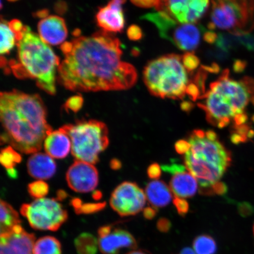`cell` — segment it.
Masks as SVG:
<instances>
[{
    "mask_svg": "<svg viewBox=\"0 0 254 254\" xmlns=\"http://www.w3.org/2000/svg\"><path fill=\"white\" fill-rule=\"evenodd\" d=\"M64 59L59 66L57 79L67 90L97 92L127 90L137 79L131 64L122 60V44L108 32L75 37L64 43Z\"/></svg>",
    "mask_w": 254,
    "mask_h": 254,
    "instance_id": "obj_1",
    "label": "cell"
},
{
    "mask_svg": "<svg viewBox=\"0 0 254 254\" xmlns=\"http://www.w3.org/2000/svg\"><path fill=\"white\" fill-rule=\"evenodd\" d=\"M47 109L39 94L14 90L0 95L1 141L22 153H36L53 131L48 124Z\"/></svg>",
    "mask_w": 254,
    "mask_h": 254,
    "instance_id": "obj_2",
    "label": "cell"
},
{
    "mask_svg": "<svg viewBox=\"0 0 254 254\" xmlns=\"http://www.w3.org/2000/svg\"><path fill=\"white\" fill-rule=\"evenodd\" d=\"M254 96V79L246 77L235 80L230 78L229 70L225 69L199 98L204 101L198 106L205 111L209 123L224 128L237 114L244 113Z\"/></svg>",
    "mask_w": 254,
    "mask_h": 254,
    "instance_id": "obj_3",
    "label": "cell"
},
{
    "mask_svg": "<svg viewBox=\"0 0 254 254\" xmlns=\"http://www.w3.org/2000/svg\"><path fill=\"white\" fill-rule=\"evenodd\" d=\"M18 61L9 63L11 70L20 79L36 81L38 87L50 95L56 93V75L60 59L50 47L27 26L17 42Z\"/></svg>",
    "mask_w": 254,
    "mask_h": 254,
    "instance_id": "obj_4",
    "label": "cell"
},
{
    "mask_svg": "<svg viewBox=\"0 0 254 254\" xmlns=\"http://www.w3.org/2000/svg\"><path fill=\"white\" fill-rule=\"evenodd\" d=\"M189 141L190 148L184 157L185 166L197 180L201 192L211 194V187L231 165L230 152L218 139L208 138L203 130H194Z\"/></svg>",
    "mask_w": 254,
    "mask_h": 254,
    "instance_id": "obj_5",
    "label": "cell"
},
{
    "mask_svg": "<svg viewBox=\"0 0 254 254\" xmlns=\"http://www.w3.org/2000/svg\"><path fill=\"white\" fill-rule=\"evenodd\" d=\"M146 86L154 96L183 99L190 83L182 57L168 55L149 62L143 72Z\"/></svg>",
    "mask_w": 254,
    "mask_h": 254,
    "instance_id": "obj_6",
    "label": "cell"
},
{
    "mask_svg": "<svg viewBox=\"0 0 254 254\" xmlns=\"http://www.w3.org/2000/svg\"><path fill=\"white\" fill-rule=\"evenodd\" d=\"M60 128L70 138L71 152L76 160L94 165L109 145V129L100 121L79 120Z\"/></svg>",
    "mask_w": 254,
    "mask_h": 254,
    "instance_id": "obj_7",
    "label": "cell"
},
{
    "mask_svg": "<svg viewBox=\"0 0 254 254\" xmlns=\"http://www.w3.org/2000/svg\"><path fill=\"white\" fill-rule=\"evenodd\" d=\"M208 27L246 35L254 28V0H212Z\"/></svg>",
    "mask_w": 254,
    "mask_h": 254,
    "instance_id": "obj_8",
    "label": "cell"
},
{
    "mask_svg": "<svg viewBox=\"0 0 254 254\" xmlns=\"http://www.w3.org/2000/svg\"><path fill=\"white\" fill-rule=\"evenodd\" d=\"M141 18L154 24L161 38L187 53H192L197 49L206 31L200 24L179 23L163 11L151 12Z\"/></svg>",
    "mask_w": 254,
    "mask_h": 254,
    "instance_id": "obj_9",
    "label": "cell"
},
{
    "mask_svg": "<svg viewBox=\"0 0 254 254\" xmlns=\"http://www.w3.org/2000/svg\"><path fill=\"white\" fill-rule=\"evenodd\" d=\"M20 213L31 228L39 231H56L68 219L67 212L55 198L36 199L30 204H24Z\"/></svg>",
    "mask_w": 254,
    "mask_h": 254,
    "instance_id": "obj_10",
    "label": "cell"
},
{
    "mask_svg": "<svg viewBox=\"0 0 254 254\" xmlns=\"http://www.w3.org/2000/svg\"><path fill=\"white\" fill-rule=\"evenodd\" d=\"M147 196L137 184L124 182L114 190L111 194V207L122 217L134 215L142 210Z\"/></svg>",
    "mask_w": 254,
    "mask_h": 254,
    "instance_id": "obj_11",
    "label": "cell"
},
{
    "mask_svg": "<svg viewBox=\"0 0 254 254\" xmlns=\"http://www.w3.org/2000/svg\"><path fill=\"white\" fill-rule=\"evenodd\" d=\"M209 0H161L163 11L182 24L196 23L206 12Z\"/></svg>",
    "mask_w": 254,
    "mask_h": 254,
    "instance_id": "obj_12",
    "label": "cell"
},
{
    "mask_svg": "<svg viewBox=\"0 0 254 254\" xmlns=\"http://www.w3.org/2000/svg\"><path fill=\"white\" fill-rule=\"evenodd\" d=\"M98 172L94 165L82 161H75L66 174L69 188L79 193L93 191L98 186Z\"/></svg>",
    "mask_w": 254,
    "mask_h": 254,
    "instance_id": "obj_13",
    "label": "cell"
},
{
    "mask_svg": "<svg viewBox=\"0 0 254 254\" xmlns=\"http://www.w3.org/2000/svg\"><path fill=\"white\" fill-rule=\"evenodd\" d=\"M98 247L103 254H119L123 249H135L137 247L135 238L128 231L112 227L103 226L99 228Z\"/></svg>",
    "mask_w": 254,
    "mask_h": 254,
    "instance_id": "obj_14",
    "label": "cell"
},
{
    "mask_svg": "<svg viewBox=\"0 0 254 254\" xmlns=\"http://www.w3.org/2000/svg\"><path fill=\"white\" fill-rule=\"evenodd\" d=\"M0 236V254H33L36 237L25 231L21 225L10 233Z\"/></svg>",
    "mask_w": 254,
    "mask_h": 254,
    "instance_id": "obj_15",
    "label": "cell"
},
{
    "mask_svg": "<svg viewBox=\"0 0 254 254\" xmlns=\"http://www.w3.org/2000/svg\"><path fill=\"white\" fill-rule=\"evenodd\" d=\"M126 0H110L105 7H100L95 18L101 29L108 33H122L125 26L123 5Z\"/></svg>",
    "mask_w": 254,
    "mask_h": 254,
    "instance_id": "obj_16",
    "label": "cell"
},
{
    "mask_svg": "<svg viewBox=\"0 0 254 254\" xmlns=\"http://www.w3.org/2000/svg\"><path fill=\"white\" fill-rule=\"evenodd\" d=\"M38 31L41 39L52 46L63 43L68 36L65 21L58 15H50L40 21Z\"/></svg>",
    "mask_w": 254,
    "mask_h": 254,
    "instance_id": "obj_17",
    "label": "cell"
},
{
    "mask_svg": "<svg viewBox=\"0 0 254 254\" xmlns=\"http://www.w3.org/2000/svg\"><path fill=\"white\" fill-rule=\"evenodd\" d=\"M28 173L35 179L46 180L56 174V163L47 153L36 152L31 155L27 161Z\"/></svg>",
    "mask_w": 254,
    "mask_h": 254,
    "instance_id": "obj_18",
    "label": "cell"
},
{
    "mask_svg": "<svg viewBox=\"0 0 254 254\" xmlns=\"http://www.w3.org/2000/svg\"><path fill=\"white\" fill-rule=\"evenodd\" d=\"M44 147L46 153L53 158H64L71 150L70 138L61 128L53 130L46 136Z\"/></svg>",
    "mask_w": 254,
    "mask_h": 254,
    "instance_id": "obj_19",
    "label": "cell"
},
{
    "mask_svg": "<svg viewBox=\"0 0 254 254\" xmlns=\"http://www.w3.org/2000/svg\"><path fill=\"white\" fill-rule=\"evenodd\" d=\"M170 188L176 197L190 198L197 191L198 181L191 173L183 171L173 175Z\"/></svg>",
    "mask_w": 254,
    "mask_h": 254,
    "instance_id": "obj_20",
    "label": "cell"
},
{
    "mask_svg": "<svg viewBox=\"0 0 254 254\" xmlns=\"http://www.w3.org/2000/svg\"><path fill=\"white\" fill-rule=\"evenodd\" d=\"M145 194L150 204L155 209L164 207L169 204L173 198L171 189L160 180L149 183L146 187Z\"/></svg>",
    "mask_w": 254,
    "mask_h": 254,
    "instance_id": "obj_21",
    "label": "cell"
},
{
    "mask_svg": "<svg viewBox=\"0 0 254 254\" xmlns=\"http://www.w3.org/2000/svg\"><path fill=\"white\" fill-rule=\"evenodd\" d=\"M1 212H0V231L1 234L10 233L14 228L20 225V216L17 211L7 202L1 201Z\"/></svg>",
    "mask_w": 254,
    "mask_h": 254,
    "instance_id": "obj_22",
    "label": "cell"
},
{
    "mask_svg": "<svg viewBox=\"0 0 254 254\" xmlns=\"http://www.w3.org/2000/svg\"><path fill=\"white\" fill-rule=\"evenodd\" d=\"M62 244L56 238L45 236L35 243L33 254H62Z\"/></svg>",
    "mask_w": 254,
    "mask_h": 254,
    "instance_id": "obj_23",
    "label": "cell"
},
{
    "mask_svg": "<svg viewBox=\"0 0 254 254\" xmlns=\"http://www.w3.org/2000/svg\"><path fill=\"white\" fill-rule=\"evenodd\" d=\"M98 242L93 235L82 233L76 238L75 247L78 254H96Z\"/></svg>",
    "mask_w": 254,
    "mask_h": 254,
    "instance_id": "obj_24",
    "label": "cell"
},
{
    "mask_svg": "<svg viewBox=\"0 0 254 254\" xmlns=\"http://www.w3.org/2000/svg\"><path fill=\"white\" fill-rule=\"evenodd\" d=\"M1 46H0V53L1 55H8L15 44L17 43L15 34L9 28L7 21L1 19Z\"/></svg>",
    "mask_w": 254,
    "mask_h": 254,
    "instance_id": "obj_25",
    "label": "cell"
},
{
    "mask_svg": "<svg viewBox=\"0 0 254 254\" xmlns=\"http://www.w3.org/2000/svg\"><path fill=\"white\" fill-rule=\"evenodd\" d=\"M193 250L196 254H215L217 246L213 238L208 235H201L193 241Z\"/></svg>",
    "mask_w": 254,
    "mask_h": 254,
    "instance_id": "obj_26",
    "label": "cell"
},
{
    "mask_svg": "<svg viewBox=\"0 0 254 254\" xmlns=\"http://www.w3.org/2000/svg\"><path fill=\"white\" fill-rule=\"evenodd\" d=\"M21 160L20 154L11 146H8L1 150L0 161L6 169L14 168L16 165L20 163Z\"/></svg>",
    "mask_w": 254,
    "mask_h": 254,
    "instance_id": "obj_27",
    "label": "cell"
},
{
    "mask_svg": "<svg viewBox=\"0 0 254 254\" xmlns=\"http://www.w3.org/2000/svg\"><path fill=\"white\" fill-rule=\"evenodd\" d=\"M73 207L77 214H91L101 210L106 205V203H87L82 204L81 200L74 199L71 202Z\"/></svg>",
    "mask_w": 254,
    "mask_h": 254,
    "instance_id": "obj_28",
    "label": "cell"
},
{
    "mask_svg": "<svg viewBox=\"0 0 254 254\" xmlns=\"http://www.w3.org/2000/svg\"><path fill=\"white\" fill-rule=\"evenodd\" d=\"M28 190L32 197L36 199L42 198L49 193V187L44 181L38 180L28 185Z\"/></svg>",
    "mask_w": 254,
    "mask_h": 254,
    "instance_id": "obj_29",
    "label": "cell"
},
{
    "mask_svg": "<svg viewBox=\"0 0 254 254\" xmlns=\"http://www.w3.org/2000/svg\"><path fill=\"white\" fill-rule=\"evenodd\" d=\"M183 63L188 72H192L198 67L199 60L192 53H187L182 57Z\"/></svg>",
    "mask_w": 254,
    "mask_h": 254,
    "instance_id": "obj_30",
    "label": "cell"
},
{
    "mask_svg": "<svg viewBox=\"0 0 254 254\" xmlns=\"http://www.w3.org/2000/svg\"><path fill=\"white\" fill-rule=\"evenodd\" d=\"M84 100L80 95H74L69 98L64 104L65 110H71L73 112L77 113L80 110L83 106Z\"/></svg>",
    "mask_w": 254,
    "mask_h": 254,
    "instance_id": "obj_31",
    "label": "cell"
},
{
    "mask_svg": "<svg viewBox=\"0 0 254 254\" xmlns=\"http://www.w3.org/2000/svg\"><path fill=\"white\" fill-rule=\"evenodd\" d=\"M9 28L11 30L13 31V33L15 34L16 39H17V42L19 40H20L23 37L25 30H26V25H24L23 23L20 20L17 19H14L12 20L8 23Z\"/></svg>",
    "mask_w": 254,
    "mask_h": 254,
    "instance_id": "obj_32",
    "label": "cell"
},
{
    "mask_svg": "<svg viewBox=\"0 0 254 254\" xmlns=\"http://www.w3.org/2000/svg\"><path fill=\"white\" fill-rule=\"evenodd\" d=\"M174 204L178 213L182 217L185 216L189 211V202L184 198L176 197L174 199Z\"/></svg>",
    "mask_w": 254,
    "mask_h": 254,
    "instance_id": "obj_33",
    "label": "cell"
},
{
    "mask_svg": "<svg viewBox=\"0 0 254 254\" xmlns=\"http://www.w3.org/2000/svg\"><path fill=\"white\" fill-rule=\"evenodd\" d=\"M131 1L137 7L141 8L154 7L157 10L161 4V0H131Z\"/></svg>",
    "mask_w": 254,
    "mask_h": 254,
    "instance_id": "obj_34",
    "label": "cell"
},
{
    "mask_svg": "<svg viewBox=\"0 0 254 254\" xmlns=\"http://www.w3.org/2000/svg\"><path fill=\"white\" fill-rule=\"evenodd\" d=\"M127 36L132 41L141 40L143 36L141 28L136 25H132L127 30Z\"/></svg>",
    "mask_w": 254,
    "mask_h": 254,
    "instance_id": "obj_35",
    "label": "cell"
},
{
    "mask_svg": "<svg viewBox=\"0 0 254 254\" xmlns=\"http://www.w3.org/2000/svg\"><path fill=\"white\" fill-rule=\"evenodd\" d=\"M162 169L166 171V172L174 175L186 171L187 168L182 164L172 163L171 164L164 165V166H162Z\"/></svg>",
    "mask_w": 254,
    "mask_h": 254,
    "instance_id": "obj_36",
    "label": "cell"
},
{
    "mask_svg": "<svg viewBox=\"0 0 254 254\" xmlns=\"http://www.w3.org/2000/svg\"><path fill=\"white\" fill-rule=\"evenodd\" d=\"M147 174L151 179L156 180L160 179L161 176V169L160 165L157 163L151 164L148 168Z\"/></svg>",
    "mask_w": 254,
    "mask_h": 254,
    "instance_id": "obj_37",
    "label": "cell"
},
{
    "mask_svg": "<svg viewBox=\"0 0 254 254\" xmlns=\"http://www.w3.org/2000/svg\"><path fill=\"white\" fill-rule=\"evenodd\" d=\"M190 145L189 141L179 140L175 144V149L178 153L180 154H186L190 150Z\"/></svg>",
    "mask_w": 254,
    "mask_h": 254,
    "instance_id": "obj_38",
    "label": "cell"
},
{
    "mask_svg": "<svg viewBox=\"0 0 254 254\" xmlns=\"http://www.w3.org/2000/svg\"><path fill=\"white\" fill-rule=\"evenodd\" d=\"M228 187L226 184L224 183L219 182L214 184L211 189V194L216 193L218 195H224L227 193Z\"/></svg>",
    "mask_w": 254,
    "mask_h": 254,
    "instance_id": "obj_39",
    "label": "cell"
},
{
    "mask_svg": "<svg viewBox=\"0 0 254 254\" xmlns=\"http://www.w3.org/2000/svg\"><path fill=\"white\" fill-rule=\"evenodd\" d=\"M158 230L163 233H167L171 227V222L167 218H162L157 222Z\"/></svg>",
    "mask_w": 254,
    "mask_h": 254,
    "instance_id": "obj_40",
    "label": "cell"
},
{
    "mask_svg": "<svg viewBox=\"0 0 254 254\" xmlns=\"http://www.w3.org/2000/svg\"><path fill=\"white\" fill-rule=\"evenodd\" d=\"M218 34L212 30L206 31L203 39L209 44H215L217 39Z\"/></svg>",
    "mask_w": 254,
    "mask_h": 254,
    "instance_id": "obj_41",
    "label": "cell"
},
{
    "mask_svg": "<svg viewBox=\"0 0 254 254\" xmlns=\"http://www.w3.org/2000/svg\"><path fill=\"white\" fill-rule=\"evenodd\" d=\"M234 126H239L245 125L248 120V116L245 113L237 114L234 118Z\"/></svg>",
    "mask_w": 254,
    "mask_h": 254,
    "instance_id": "obj_42",
    "label": "cell"
},
{
    "mask_svg": "<svg viewBox=\"0 0 254 254\" xmlns=\"http://www.w3.org/2000/svg\"><path fill=\"white\" fill-rule=\"evenodd\" d=\"M231 141L234 144H239L241 143L245 142L248 141V139L244 137L242 135L236 132H234L231 135Z\"/></svg>",
    "mask_w": 254,
    "mask_h": 254,
    "instance_id": "obj_43",
    "label": "cell"
},
{
    "mask_svg": "<svg viewBox=\"0 0 254 254\" xmlns=\"http://www.w3.org/2000/svg\"><path fill=\"white\" fill-rule=\"evenodd\" d=\"M143 214H144V217L146 219H147V220H152V219H153L157 214L156 209L154 207L145 208L144 209Z\"/></svg>",
    "mask_w": 254,
    "mask_h": 254,
    "instance_id": "obj_44",
    "label": "cell"
},
{
    "mask_svg": "<svg viewBox=\"0 0 254 254\" xmlns=\"http://www.w3.org/2000/svg\"><path fill=\"white\" fill-rule=\"evenodd\" d=\"M55 9L59 14H64L66 10V5L65 2L60 1L57 2L55 5Z\"/></svg>",
    "mask_w": 254,
    "mask_h": 254,
    "instance_id": "obj_45",
    "label": "cell"
},
{
    "mask_svg": "<svg viewBox=\"0 0 254 254\" xmlns=\"http://www.w3.org/2000/svg\"><path fill=\"white\" fill-rule=\"evenodd\" d=\"M49 11L47 9H41V10L38 11L36 13L34 14V17L37 18L44 19L47 17H49Z\"/></svg>",
    "mask_w": 254,
    "mask_h": 254,
    "instance_id": "obj_46",
    "label": "cell"
},
{
    "mask_svg": "<svg viewBox=\"0 0 254 254\" xmlns=\"http://www.w3.org/2000/svg\"><path fill=\"white\" fill-rule=\"evenodd\" d=\"M244 68H245V63L240 61L235 63L234 66L235 71L240 72L241 71H243Z\"/></svg>",
    "mask_w": 254,
    "mask_h": 254,
    "instance_id": "obj_47",
    "label": "cell"
},
{
    "mask_svg": "<svg viewBox=\"0 0 254 254\" xmlns=\"http://www.w3.org/2000/svg\"><path fill=\"white\" fill-rule=\"evenodd\" d=\"M193 108V105L191 103L188 102V101H185L182 104V109L184 111H187V112H189L190 110H191Z\"/></svg>",
    "mask_w": 254,
    "mask_h": 254,
    "instance_id": "obj_48",
    "label": "cell"
},
{
    "mask_svg": "<svg viewBox=\"0 0 254 254\" xmlns=\"http://www.w3.org/2000/svg\"><path fill=\"white\" fill-rule=\"evenodd\" d=\"M111 167L114 170H118L122 167V163L117 160H114L111 162Z\"/></svg>",
    "mask_w": 254,
    "mask_h": 254,
    "instance_id": "obj_49",
    "label": "cell"
},
{
    "mask_svg": "<svg viewBox=\"0 0 254 254\" xmlns=\"http://www.w3.org/2000/svg\"><path fill=\"white\" fill-rule=\"evenodd\" d=\"M8 176L12 179H15L17 176V171H16L15 168H11V169L7 170Z\"/></svg>",
    "mask_w": 254,
    "mask_h": 254,
    "instance_id": "obj_50",
    "label": "cell"
},
{
    "mask_svg": "<svg viewBox=\"0 0 254 254\" xmlns=\"http://www.w3.org/2000/svg\"><path fill=\"white\" fill-rule=\"evenodd\" d=\"M181 254H196L194 250L190 249V248H184L181 252Z\"/></svg>",
    "mask_w": 254,
    "mask_h": 254,
    "instance_id": "obj_51",
    "label": "cell"
},
{
    "mask_svg": "<svg viewBox=\"0 0 254 254\" xmlns=\"http://www.w3.org/2000/svg\"><path fill=\"white\" fill-rule=\"evenodd\" d=\"M66 197V193L64 192L63 190H60L58 193V199L62 200Z\"/></svg>",
    "mask_w": 254,
    "mask_h": 254,
    "instance_id": "obj_52",
    "label": "cell"
},
{
    "mask_svg": "<svg viewBox=\"0 0 254 254\" xmlns=\"http://www.w3.org/2000/svg\"><path fill=\"white\" fill-rule=\"evenodd\" d=\"M127 254H146L145 253L141 252V251H132Z\"/></svg>",
    "mask_w": 254,
    "mask_h": 254,
    "instance_id": "obj_53",
    "label": "cell"
},
{
    "mask_svg": "<svg viewBox=\"0 0 254 254\" xmlns=\"http://www.w3.org/2000/svg\"><path fill=\"white\" fill-rule=\"evenodd\" d=\"M254 136V131L253 129H250V131L249 132V134H248V138H252Z\"/></svg>",
    "mask_w": 254,
    "mask_h": 254,
    "instance_id": "obj_54",
    "label": "cell"
},
{
    "mask_svg": "<svg viewBox=\"0 0 254 254\" xmlns=\"http://www.w3.org/2000/svg\"><path fill=\"white\" fill-rule=\"evenodd\" d=\"M252 102L254 105V96L252 98Z\"/></svg>",
    "mask_w": 254,
    "mask_h": 254,
    "instance_id": "obj_55",
    "label": "cell"
},
{
    "mask_svg": "<svg viewBox=\"0 0 254 254\" xmlns=\"http://www.w3.org/2000/svg\"><path fill=\"white\" fill-rule=\"evenodd\" d=\"M8 1L10 2H14L18 1V0H8Z\"/></svg>",
    "mask_w": 254,
    "mask_h": 254,
    "instance_id": "obj_56",
    "label": "cell"
},
{
    "mask_svg": "<svg viewBox=\"0 0 254 254\" xmlns=\"http://www.w3.org/2000/svg\"><path fill=\"white\" fill-rule=\"evenodd\" d=\"M252 120H253V123H254V115L252 117Z\"/></svg>",
    "mask_w": 254,
    "mask_h": 254,
    "instance_id": "obj_57",
    "label": "cell"
},
{
    "mask_svg": "<svg viewBox=\"0 0 254 254\" xmlns=\"http://www.w3.org/2000/svg\"><path fill=\"white\" fill-rule=\"evenodd\" d=\"M253 232H254V227H253Z\"/></svg>",
    "mask_w": 254,
    "mask_h": 254,
    "instance_id": "obj_58",
    "label": "cell"
}]
</instances>
